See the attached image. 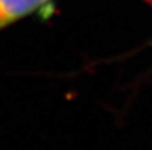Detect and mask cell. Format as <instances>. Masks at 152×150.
Segmentation results:
<instances>
[{"mask_svg": "<svg viewBox=\"0 0 152 150\" xmlns=\"http://www.w3.org/2000/svg\"><path fill=\"white\" fill-rule=\"evenodd\" d=\"M53 0H0V32L43 11H48Z\"/></svg>", "mask_w": 152, "mask_h": 150, "instance_id": "cell-1", "label": "cell"}, {"mask_svg": "<svg viewBox=\"0 0 152 150\" xmlns=\"http://www.w3.org/2000/svg\"><path fill=\"white\" fill-rule=\"evenodd\" d=\"M151 1H152V0H151Z\"/></svg>", "mask_w": 152, "mask_h": 150, "instance_id": "cell-2", "label": "cell"}]
</instances>
